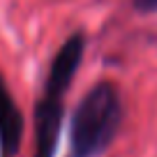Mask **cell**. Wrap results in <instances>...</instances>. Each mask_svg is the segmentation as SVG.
<instances>
[{
  "mask_svg": "<svg viewBox=\"0 0 157 157\" xmlns=\"http://www.w3.org/2000/svg\"><path fill=\"white\" fill-rule=\"evenodd\" d=\"M132 7L139 14H157V0H132Z\"/></svg>",
  "mask_w": 157,
  "mask_h": 157,
  "instance_id": "4",
  "label": "cell"
},
{
  "mask_svg": "<svg viewBox=\"0 0 157 157\" xmlns=\"http://www.w3.org/2000/svg\"><path fill=\"white\" fill-rule=\"evenodd\" d=\"M86 53V37L81 33L69 35L56 51L51 67L44 78L42 97L35 104V155L33 157H56L65 116V95L76 76Z\"/></svg>",
  "mask_w": 157,
  "mask_h": 157,
  "instance_id": "1",
  "label": "cell"
},
{
  "mask_svg": "<svg viewBox=\"0 0 157 157\" xmlns=\"http://www.w3.org/2000/svg\"><path fill=\"white\" fill-rule=\"evenodd\" d=\"M123 99L113 83H97L81 97L72 113L67 157H99L123 125Z\"/></svg>",
  "mask_w": 157,
  "mask_h": 157,
  "instance_id": "2",
  "label": "cell"
},
{
  "mask_svg": "<svg viewBox=\"0 0 157 157\" xmlns=\"http://www.w3.org/2000/svg\"><path fill=\"white\" fill-rule=\"evenodd\" d=\"M23 113L0 72V157H16L23 141Z\"/></svg>",
  "mask_w": 157,
  "mask_h": 157,
  "instance_id": "3",
  "label": "cell"
}]
</instances>
